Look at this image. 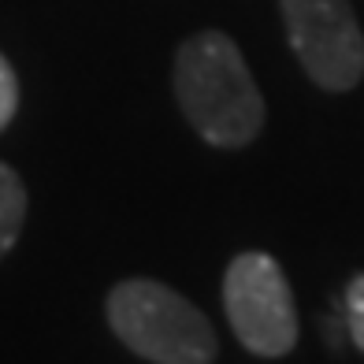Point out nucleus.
<instances>
[{
  "label": "nucleus",
  "instance_id": "nucleus-1",
  "mask_svg": "<svg viewBox=\"0 0 364 364\" xmlns=\"http://www.w3.org/2000/svg\"><path fill=\"white\" fill-rule=\"evenodd\" d=\"M175 97L190 127L216 149L250 145L264 127V97L242 48L220 30H201L178 45Z\"/></svg>",
  "mask_w": 364,
  "mask_h": 364
},
{
  "label": "nucleus",
  "instance_id": "nucleus-2",
  "mask_svg": "<svg viewBox=\"0 0 364 364\" xmlns=\"http://www.w3.org/2000/svg\"><path fill=\"white\" fill-rule=\"evenodd\" d=\"M108 323L130 353L153 364H212L216 327L197 305L156 279H127L108 294Z\"/></svg>",
  "mask_w": 364,
  "mask_h": 364
},
{
  "label": "nucleus",
  "instance_id": "nucleus-3",
  "mask_svg": "<svg viewBox=\"0 0 364 364\" xmlns=\"http://www.w3.org/2000/svg\"><path fill=\"white\" fill-rule=\"evenodd\" d=\"M223 309L238 342L257 357H287L297 346V305L283 268L268 253H238L223 275Z\"/></svg>",
  "mask_w": 364,
  "mask_h": 364
},
{
  "label": "nucleus",
  "instance_id": "nucleus-4",
  "mask_svg": "<svg viewBox=\"0 0 364 364\" xmlns=\"http://www.w3.org/2000/svg\"><path fill=\"white\" fill-rule=\"evenodd\" d=\"M287 34L320 90L346 93L364 78V38L350 0H283Z\"/></svg>",
  "mask_w": 364,
  "mask_h": 364
},
{
  "label": "nucleus",
  "instance_id": "nucleus-5",
  "mask_svg": "<svg viewBox=\"0 0 364 364\" xmlns=\"http://www.w3.org/2000/svg\"><path fill=\"white\" fill-rule=\"evenodd\" d=\"M23 220H26V186H23L19 171L0 164V260L19 242Z\"/></svg>",
  "mask_w": 364,
  "mask_h": 364
},
{
  "label": "nucleus",
  "instance_id": "nucleus-6",
  "mask_svg": "<svg viewBox=\"0 0 364 364\" xmlns=\"http://www.w3.org/2000/svg\"><path fill=\"white\" fill-rule=\"evenodd\" d=\"M346 331H350L353 346L364 353V275H357L350 290H346Z\"/></svg>",
  "mask_w": 364,
  "mask_h": 364
},
{
  "label": "nucleus",
  "instance_id": "nucleus-7",
  "mask_svg": "<svg viewBox=\"0 0 364 364\" xmlns=\"http://www.w3.org/2000/svg\"><path fill=\"white\" fill-rule=\"evenodd\" d=\"M15 108H19V82H15L11 63L0 56V130L11 123Z\"/></svg>",
  "mask_w": 364,
  "mask_h": 364
}]
</instances>
